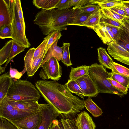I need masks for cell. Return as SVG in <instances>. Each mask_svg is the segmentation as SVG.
<instances>
[{
    "instance_id": "cell-1",
    "label": "cell",
    "mask_w": 129,
    "mask_h": 129,
    "mask_svg": "<svg viewBox=\"0 0 129 129\" xmlns=\"http://www.w3.org/2000/svg\"><path fill=\"white\" fill-rule=\"evenodd\" d=\"M35 86L47 104L59 115L69 119L84 108V101L73 95L65 84L42 80L37 81Z\"/></svg>"
},
{
    "instance_id": "cell-2",
    "label": "cell",
    "mask_w": 129,
    "mask_h": 129,
    "mask_svg": "<svg viewBox=\"0 0 129 129\" xmlns=\"http://www.w3.org/2000/svg\"><path fill=\"white\" fill-rule=\"evenodd\" d=\"M74 9L63 10L52 9H42L38 12L33 20L45 35L55 30H66L68 23Z\"/></svg>"
},
{
    "instance_id": "cell-3",
    "label": "cell",
    "mask_w": 129,
    "mask_h": 129,
    "mask_svg": "<svg viewBox=\"0 0 129 129\" xmlns=\"http://www.w3.org/2000/svg\"><path fill=\"white\" fill-rule=\"evenodd\" d=\"M88 74L94 83L98 93L114 94L121 97L126 94L114 87L107 79L111 76L103 66L95 63L89 66Z\"/></svg>"
},
{
    "instance_id": "cell-4",
    "label": "cell",
    "mask_w": 129,
    "mask_h": 129,
    "mask_svg": "<svg viewBox=\"0 0 129 129\" xmlns=\"http://www.w3.org/2000/svg\"><path fill=\"white\" fill-rule=\"evenodd\" d=\"M40 93L31 82L20 79L13 81L6 97L9 100L13 101L38 102L40 97Z\"/></svg>"
},
{
    "instance_id": "cell-5",
    "label": "cell",
    "mask_w": 129,
    "mask_h": 129,
    "mask_svg": "<svg viewBox=\"0 0 129 129\" xmlns=\"http://www.w3.org/2000/svg\"><path fill=\"white\" fill-rule=\"evenodd\" d=\"M9 5L12 18V39L20 46L28 48L30 46V44L20 23L14 0H9Z\"/></svg>"
},
{
    "instance_id": "cell-6",
    "label": "cell",
    "mask_w": 129,
    "mask_h": 129,
    "mask_svg": "<svg viewBox=\"0 0 129 129\" xmlns=\"http://www.w3.org/2000/svg\"><path fill=\"white\" fill-rule=\"evenodd\" d=\"M39 73L40 78L43 80H51L55 81L59 80L62 75V68L58 61L52 57L41 66Z\"/></svg>"
},
{
    "instance_id": "cell-7",
    "label": "cell",
    "mask_w": 129,
    "mask_h": 129,
    "mask_svg": "<svg viewBox=\"0 0 129 129\" xmlns=\"http://www.w3.org/2000/svg\"><path fill=\"white\" fill-rule=\"evenodd\" d=\"M35 112H24L14 107L8 103L6 97L0 103V117L7 120L18 119Z\"/></svg>"
},
{
    "instance_id": "cell-8",
    "label": "cell",
    "mask_w": 129,
    "mask_h": 129,
    "mask_svg": "<svg viewBox=\"0 0 129 129\" xmlns=\"http://www.w3.org/2000/svg\"><path fill=\"white\" fill-rule=\"evenodd\" d=\"M42 119V113L40 110L29 115L18 119L7 120L14 125L23 129H37Z\"/></svg>"
},
{
    "instance_id": "cell-9",
    "label": "cell",
    "mask_w": 129,
    "mask_h": 129,
    "mask_svg": "<svg viewBox=\"0 0 129 129\" xmlns=\"http://www.w3.org/2000/svg\"><path fill=\"white\" fill-rule=\"evenodd\" d=\"M107 50L109 54L115 59L129 66V50L119 42L108 45Z\"/></svg>"
},
{
    "instance_id": "cell-10",
    "label": "cell",
    "mask_w": 129,
    "mask_h": 129,
    "mask_svg": "<svg viewBox=\"0 0 129 129\" xmlns=\"http://www.w3.org/2000/svg\"><path fill=\"white\" fill-rule=\"evenodd\" d=\"M40 108L42 119L37 129H50L53 121L59 115V114L48 104H40Z\"/></svg>"
},
{
    "instance_id": "cell-11",
    "label": "cell",
    "mask_w": 129,
    "mask_h": 129,
    "mask_svg": "<svg viewBox=\"0 0 129 129\" xmlns=\"http://www.w3.org/2000/svg\"><path fill=\"white\" fill-rule=\"evenodd\" d=\"M76 80L82 90L84 97H94L99 93L94 83L88 74Z\"/></svg>"
},
{
    "instance_id": "cell-12",
    "label": "cell",
    "mask_w": 129,
    "mask_h": 129,
    "mask_svg": "<svg viewBox=\"0 0 129 129\" xmlns=\"http://www.w3.org/2000/svg\"><path fill=\"white\" fill-rule=\"evenodd\" d=\"M104 44H109L116 42L115 37L108 24L100 22L99 24L93 28Z\"/></svg>"
},
{
    "instance_id": "cell-13",
    "label": "cell",
    "mask_w": 129,
    "mask_h": 129,
    "mask_svg": "<svg viewBox=\"0 0 129 129\" xmlns=\"http://www.w3.org/2000/svg\"><path fill=\"white\" fill-rule=\"evenodd\" d=\"M7 98L8 102L10 104L14 107L22 111L26 112H36L40 110V104H39L38 102L31 100L15 101L10 100Z\"/></svg>"
},
{
    "instance_id": "cell-14",
    "label": "cell",
    "mask_w": 129,
    "mask_h": 129,
    "mask_svg": "<svg viewBox=\"0 0 129 129\" xmlns=\"http://www.w3.org/2000/svg\"><path fill=\"white\" fill-rule=\"evenodd\" d=\"M75 124L77 129H95V124L91 117L85 111L78 114L75 119Z\"/></svg>"
},
{
    "instance_id": "cell-15",
    "label": "cell",
    "mask_w": 129,
    "mask_h": 129,
    "mask_svg": "<svg viewBox=\"0 0 129 129\" xmlns=\"http://www.w3.org/2000/svg\"><path fill=\"white\" fill-rule=\"evenodd\" d=\"M11 14L9 0H0V26L4 25L11 24Z\"/></svg>"
},
{
    "instance_id": "cell-16",
    "label": "cell",
    "mask_w": 129,
    "mask_h": 129,
    "mask_svg": "<svg viewBox=\"0 0 129 129\" xmlns=\"http://www.w3.org/2000/svg\"><path fill=\"white\" fill-rule=\"evenodd\" d=\"M13 82L8 72L0 76V103L6 96Z\"/></svg>"
},
{
    "instance_id": "cell-17",
    "label": "cell",
    "mask_w": 129,
    "mask_h": 129,
    "mask_svg": "<svg viewBox=\"0 0 129 129\" xmlns=\"http://www.w3.org/2000/svg\"><path fill=\"white\" fill-rule=\"evenodd\" d=\"M58 41L55 42L48 50L40 68H41L45 62L52 57L55 58L58 61L62 60L63 47L62 46L60 47L57 45Z\"/></svg>"
},
{
    "instance_id": "cell-18",
    "label": "cell",
    "mask_w": 129,
    "mask_h": 129,
    "mask_svg": "<svg viewBox=\"0 0 129 129\" xmlns=\"http://www.w3.org/2000/svg\"><path fill=\"white\" fill-rule=\"evenodd\" d=\"M91 14L81 12L79 9H74L70 18L68 25H75L82 26V23Z\"/></svg>"
},
{
    "instance_id": "cell-19",
    "label": "cell",
    "mask_w": 129,
    "mask_h": 129,
    "mask_svg": "<svg viewBox=\"0 0 129 129\" xmlns=\"http://www.w3.org/2000/svg\"><path fill=\"white\" fill-rule=\"evenodd\" d=\"M98 59L100 64L105 68L111 69V65L113 61L105 48L100 47L97 49Z\"/></svg>"
},
{
    "instance_id": "cell-20",
    "label": "cell",
    "mask_w": 129,
    "mask_h": 129,
    "mask_svg": "<svg viewBox=\"0 0 129 129\" xmlns=\"http://www.w3.org/2000/svg\"><path fill=\"white\" fill-rule=\"evenodd\" d=\"M101 9L91 14L82 23V26L92 29L99 24L101 16Z\"/></svg>"
},
{
    "instance_id": "cell-21",
    "label": "cell",
    "mask_w": 129,
    "mask_h": 129,
    "mask_svg": "<svg viewBox=\"0 0 129 129\" xmlns=\"http://www.w3.org/2000/svg\"><path fill=\"white\" fill-rule=\"evenodd\" d=\"M84 106L86 109L94 117H98L103 114L102 110L90 97H88V99L84 101Z\"/></svg>"
},
{
    "instance_id": "cell-22",
    "label": "cell",
    "mask_w": 129,
    "mask_h": 129,
    "mask_svg": "<svg viewBox=\"0 0 129 129\" xmlns=\"http://www.w3.org/2000/svg\"><path fill=\"white\" fill-rule=\"evenodd\" d=\"M89 66L82 65L76 68H71L69 76V80H76L80 77L88 74Z\"/></svg>"
},
{
    "instance_id": "cell-23",
    "label": "cell",
    "mask_w": 129,
    "mask_h": 129,
    "mask_svg": "<svg viewBox=\"0 0 129 129\" xmlns=\"http://www.w3.org/2000/svg\"><path fill=\"white\" fill-rule=\"evenodd\" d=\"M60 0H34L33 5L39 9L49 10L55 9Z\"/></svg>"
},
{
    "instance_id": "cell-24",
    "label": "cell",
    "mask_w": 129,
    "mask_h": 129,
    "mask_svg": "<svg viewBox=\"0 0 129 129\" xmlns=\"http://www.w3.org/2000/svg\"><path fill=\"white\" fill-rule=\"evenodd\" d=\"M13 40L7 41L0 50V66H1L8 60L12 47Z\"/></svg>"
},
{
    "instance_id": "cell-25",
    "label": "cell",
    "mask_w": 129,
    "mask_h": 129,
    "mask_svg": "<svg viewBox=\"0 0 129 129\" xmlns=\"http://www.w3.org/2000/svg\"><path fill=\"white\" fill-rule=\"evenodd\" d=\"M91 4H98L101 9L110 8L118 6L122 4L123 1L121 0H91Z\"/></svg>"
},
{
    "instance_id": "cell-26",
    "label": "cell",
    "mask_w": 129,
    "mask_h": 129,
    "mask_svg": "<svg viewBox=\"0 0 129 129\" xmlns=\"http://www.w3.org/2000/svg\"><path fill=\"white\" fill-rule=\"evenodd\" d=\"M25 48L19 46L13 40V43L10 53L7 61L4 67H0V73L4 72L6 68L10 61L16 56L24 50Z\"/></svg>"
},
{
    "instance_id": "cell-27",
    "label": "cell",
    "mask_w": 129,
    "mask_h": 129,
    "mask_svg": "<svg viewBox=\"0 0 129 129\" xmlns=\"http://www.w3.org/2000/svg\"><path fill=\"white\" fill-rule=\"evenodd\" d=\"M65 85L71 93H75L84 99L83 92L76 80L69 79Z\"/></svg>"
},
{
    "instance_id": "cell-28",
    "label": "cell",
    "mask_w": 129,
    "mask_h": 129,
    "mask_svg": "<svg viewBox=\"0 0 129 129\" xmlns=\"http://www.w3.org/2000/svg\"><path fill=\"white\" fill-rule=\"evenodd\" d=\"M111 73L129 77V69L114 62L111 65Z\"/></svg>"
},
{
    "instance_id": "cell-29",
    "label": "cell",
    "mask_w": 129,
    "mask_h": 129,
    "mask_svg": "<svg viewBox=\"0 0 129 129\" xmlns=\"http://www.w3.org/2000/svg\"><path fill=\"white\" fill-rule=\"evenodd\" d=\"M62 35L59 31H54L47 36L48 39V43L45 50L46 54L47 51L53 44L56 41H58Z\"/></svg>"
},
{
    "instance_id": "cell-30",
    "label": "cell",
    "mask_w": 129,
    "mask_h": 129,
    "mask_svg": "<svg viewBox=\"0 0 129 129\" xmlns=\"http://www.w3.org/2000/svg\"><path fill=\"white\" fill-rule=\"evenodd\" d=\"M70 43H63L62 46L63 50L62 54V60L61 61L66 66L69 67L72 64L71 62L69 51Z\"/></svg>"
},
{
    "instance_id": "cell-31",
    "label": "cell",
    "mask_w": 129,
    "mask_h": 129,
    "mask_svg": "<svg viewBox=\"0 0 129 129\" xmlns=\"http://www.w3.org/2000/svg\"><path fill=\"white\" fill-rule=\"evenodd\" d=\"M102 13L105 15L122 23L123 20L126 18L120 15L109 8L101 9Z\"/></svg>"
},
{
    "instance_id": "cell-32",
    "label": "cell",
    "mask_w": 129,
    "mask_h": 129,
    "mask_svg": "<svg viewBox=\"0 0 129 129\" xmlns=\"http://www.w3.org/2000/svg\"><path fill=\"white\" fill-rule=\"evenodd\" d=\"M11 24L4 25L0 26V38L2 39L12 38Z\"/></svg>"
},
{
    "instance_id": "cell-33",
    "label": "cell",
    "mask_w": 129,
    "mask_h": 129,
    "mask_svg": "<svg viewBox=\"0 0 129 129\" xmlns=\"http://www.w3.org/2000/svg\"><path fill=\"white\" fill-rule=\"evenodd\" d=\"M100 22L105 23L120 28L122 23L107 16L101 11Z\"/></svg>"
},
{
    "instance_id": "cell-34",
    "label": "cell",
    "mask_w": 129,
    "mask_h": 129,
    "mask_svg": "<svg viewBox=\"0 0 129 129\" xmlns=\"http://www.w3.org/2000/svg\"><path fill=\"white\" fill-rule=\"evenodd\" d=\"M111 74L112 79L118 82L123 86L128 89L129 88V77L115 74Z\"/></svg>"
},
{
    "instance_id": "cell-35",
    "label": "cell",
    "mask_w": 129,
    "mask_h": 129,
    "mask_svg": "<svg viewBox=\"0 0 129 129\" xmlns=\"http://www.w3.org/2000/svg\"><path fill=\"white\" fill-rule=\"evenodd\" d=\"M79 9L82 12L91 14L94 12L101 9V8L98 4H89L86 5Z\"/></svg>"
},
{
    "instance_id": "cell-36",
    "label": "cell",
    "mask_w": 129,
    "mask_h": 129,
    "mask_svg": "<svg viewBox=\"0 0 129 129\" xmlns=\"http://www.w3.org/2000/svg\"><path fill=\"white\" fill-rule=\"evenodd\" d=\"M14 1L20 23L24 31L25 32V25L23 15L21 1L20 0H14Z\"/></svg>"
},
{
    "instance_id": "cell-37",
    "label": "cell",
    "mask_w": 129,
    "mask_h": 129,
    "mask_svg": "<svg viewBox=\"0 0 129 129\" xmlns=\"http://www.w3.org/2000/svg\"><path fill=\"white\" fill-rule=\"evenodd\" d=\"M60 123L63 129H77L75 122L73 120L68 118L61 119Z\"/></svg>"
},
{
    "instance_id": "cell-38",
    "label": "cell",
    "mask_w": 129,
    "mask_h": 129,
    "mask_svg": "<svg viewBox=\"0 0 129 129\" xmlns=\"http://www.w3.org/2000/svg\"><path fill=\"white\" fill-rule=\"evenodd\" d=\"M26 72V70L24 68L22 71L19 72L16 69L12 68L10 64L9 73L11 78L12 79L14 78V80H13V81L20 79L23 74Z\"/></svg>"
},
{
    "instance_id": "cell-39",
    "label": "cell",
    "mask_w": 129,
    "mask_h": 129,
    "mask_svg": "<svg viewBox=\"0 0 129 129\" xmlns=\"http://www.w3.org/2000/svg\"><path fill=\"white\" fill-rule=\"evenodd\" d=\"M0 129H18L6 119L0 117Z\"/></svg>"
},
{
    "instance_id": "cell-40",
    "label": "cell",
    "mask_w": 129,
    "mask_h": 129,
    "mask_svg": "<svg viewBox=\"0 0 129 129\" xmlns=\"http://www.w3.org/2000/svg\"><path fill=\"white\" fill-rule=\"evenodd\" d=\"M108 25L115 37L116 42H117L120 39L122 33V30L120 28L118 27L109 24Z\"/></svg>"
},
{
    "instance_id": "cell-41",
    "label": "cell",
    "mask_w": 129,
    "mask_h": 129,
    "mask_svg": "<svg viewBox=\"0 0 129 129\" xmlns=\"http://www.w3.org/2000/svg\"><path fill=\"white\" fill-rule=\"evenodd\" d=\"M111 76L107 78L108 80L115 87L125 92H127L128 89L125 87L121 84L114 80L112 78L110 73Z\"/></svg>"
},
{
    "instance_id": "cell-42",
    "label": "cell",
    "mask_w": 129,
    "mask_h": 129,
    "mask_svg": "<svg viewBox=\"0 0 129 129\" xmlns=\"http://www.w3.org/2000/svg\"><path fill=\"white\" fill-rule=\"evenodd\" d=\"M70 0H60L56 5L55 9L63 10L71 8L72 7L69 5Z\"/></svg>"
},
{
    "instance_id": "cell-43",
    "label": "cell",
    "mask_w": 129,
    "mask_h": 129,
    "mask_svg": "<svg viewBox=\"0 0 129 129\" xmlns=\"http://www.w3.org/2000/svg\"><path fill=\"white\" fill-rule=\"evenodd\" d=\"M118 42L124 45L129 50V36L122 30L120 39Z\"/></svg>"
},
{
    "instance_id": "cell-44",
    "label": "cell",
    "mask_w": 129,
    "mask_h": 129,
    "mask_svg": "<svg viewBox=\"0 0 129 129\" xmlns=\"http://www.w3.org/2000/svg\"><path fill=\"white\" fill-rule=\"evenodd\" d=\"M120 28L129 36V18H125Z\"/></svg>"
},
{
    "instance_id": "cell-45",
    "label": "cell",
    "mask_w": 129,
    "mask_h": 129,
    "mask_svg": "<svg viewBox=\"0 0 129 129\" xmlns=\"http://www.w3.org/2000/svg\"><path fill=\"white\" fill-rule=\"evenodd\" d=\"M118 6L124 10L126 13L127 18H129V1H124L121 4Z\"/></svg>"
},
{
    "instance_id": "cell-46",
    "label": "cell",
    "mask_w": 129,
    "mask_h": 129,
    "mask_svg": "<svg viewBox=\"0 0 129 129\" xmlns=\"http://www.w3.org/2000/svg\"><path fill=\"white\" fill-rule=\"evenodd\" d=\"M109 9L118 14L127 18L126 14L125 11L119 7L118 6Z\"/></svg>"
},
{
    "instance_id": "cell-47",
    "label": "cell",
    "mask_w": 129,
    "mask_h": 129,
    "mask_svg": "<svg viewBox=\"0 0 129 129\" xmlns=\"http://www.w3.org/2000/svg\"><path fill=\"white\" fill-rule=\"evenodd\" d=\"M91 4V0H79L77 5L73 7L72 8L74 9H79L87 4Z\"/></svg>"
},
{
    "instance_id": "cell-48",
    "label": "cell",
    "mask_w": 129,
    "mask_h": 129,
    "mask_svg": "<svg viewBox=\"0 0 129 129\" xmlns=\"http://www.w3.org/2000/svg\"><path fill=\"white\" fill-rule=\"evenodd\" d=\"M60 123L56 119L54 120L50 129H63Z\"/></svg>"
},
{
    "instance_id": "cell-49",
    "label": "cell",
    "mask_w": 129,
    "mask_h": 129,
    "mask_svg": "<svg viewBox=\"0 0 129 129\" xmlns=\"http://www.w3.org/2000/svg\"><path fill=\"white\" fill-rule=\"evenodd\" d=\"M79 0H70L69 2V5L71 7H74L76 6Z\"/></svg>"
},
{
    "instance_id": "cell-50",
    "label": "cell",
    "mask_w": 129,
    "mask_h": 129,
    "mask_svg": "<svg viewBox=\"0 0 129 129\" xmlns=\"http://www.w3.org/2000/svg\"><path fill=\"white\" fill-rule=\"evenodd\" d=\"M14 125L18 129H23V128H21L19 126H18L16 125Z\"/></svg>"
}]
</instances>
